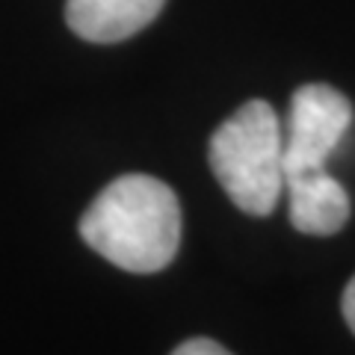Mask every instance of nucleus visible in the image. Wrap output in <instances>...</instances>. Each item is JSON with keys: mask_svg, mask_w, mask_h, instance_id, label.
Here are the masks:
<instances>
[{"mask_svg": "<svg viewBox=\"0 0 355 355\" xmlns=\"http://www.w3.org/2000/svg\"><path fill=\"white\" fill-rule=\"evenodd\" d=\"M89 249L128 272H160L181 246V205L151 175H121L80 216Z\"/></svg>", "mask_w": 355, "mask_h": 355, "instance_id": "f257e3e1", "label": "nucleus"}, {"mask_svg": "<svg viewBox=\"0 0 355 355\" xmlns=\"http://www.w3.org/2000/svg\"><path fill=\"white\" fill-rule=\"evenodd\" d=\"M210 169L243 214H272L284 193V130L266 101H246L210 137Z\"/></svg>", "mask_w": 355, "mask_h": 355, "instance_id": "f03ea898", "label": "nucleus"}, {"mask_svg": "<svg viewBox=\"0 0 355 355\" xmlns=\"http://www.w3.org/2000/svg\"><path fill=\"white\" fill-rule=\"evenodd\" d=\"M352 125V104L347 95L326 83L299 86L291 101V119L284 133V178L299 172L326 169Z\"/></svg>", "mask_w": 355, "mask_h": 355, "instance_id": "7ed1b4c3", "label": "nucleus"}, {"mask_svg": "<svg viewBox=\"0 0 355 355\" xmlns=\"http://www.w3.org/2000/svg\"><path fill=\"white\" fill-rule=\"evenodd\" d=\"M287 207H291V222L296 231L311 237L335 234L349 219V196L326 169L299 172L284 178Z\"/></svg>", "mask_w": 355, "mask_h": 355, "instance_id": "20e7f679", "label": "nucleus"}, {"mask_svg": "<svg viewBox=\"0 0 355 355\" xmlns=\"http://www.w3.org/2000/svg\"><path fill=\"white\" fill-rule=\"evenodd\" d=\"M163 3L166 0H69L65 21L86 42L113 44L146 30Z\"/></svg>", "mask_w": 355, "mask_h": 355, "instance_id": "39448f33", "label": "nucleus"}, {"mask_svg": "<svg viewBox=\"0 0 355 355\" xmlns=\"http://www.w3.org/2000/svg\"><path fill=\"white\" fill-rule=\"evenodd\" d=\"M172 355H231V352L210 338H193V340H184Z\"/></svg>", "mask_w": 355, "mask_h": 355, "instance_id": "423d86ee", "label": "nucleus"}, {"mask_svg": "<svg viewBox=\"0 0 355 355\" xmlns=\"http://www.w3.org/2000/svg\"><path fill=\"white\" fill-rule=\"evenodd\" d=\"M343 320H347V326L355 331V275L347 284V291H343Z\"/></svg>", "mask_w": 355, "mask_h": 355, "instance_id": "0eeeda50", "label": "nucleus"}]
</instances>
